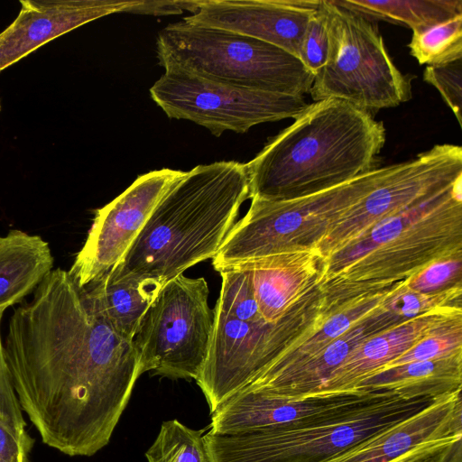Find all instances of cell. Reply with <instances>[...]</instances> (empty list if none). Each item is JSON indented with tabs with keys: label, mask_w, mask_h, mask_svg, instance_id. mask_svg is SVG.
I'll return each mask as SVG.
<instances>
[{
	"label": "cell",
	"mask_w": 462,
	"mask_h": 462,
	"mask_svg": "<svg viewBox=\"0 0 462 462\" xmlns=\"http://www.w3.org/2000/svg\"><path fill=\"white\" fill-rule=\"evenodd\" d=\"M437 398L395 395L350 414L232 434L208 431L204 439L211 462H324L419 412Z\"/></svg>",
	"instance_id": "8992f818"
},
{
	"label": "cell",
	"mask_w": 462,
	"mask_h": 462,
	"mask_svg": "<svg viewBox=\"0 0 462 462\" xmlns=\"http://www.w3.org/2000/svg\"><path fill=\"white\" fill-rule=\"evenodd\" d=\"M4 312V310H0V420L17 429L25 430L26 421L23 418V411L15 393L5 356L4 341L1 335Z\"/></svg>",
	"instance_id": "f546056e"
},
{
	"label": "cell",
	"mask_w": 462,
	"mask_h": 462,
	"mask_svg": "<svg viewBox=\"0 0 462 462\" xmlns=\"http://www.w3.org/2000/svg\"><path fill=\"white\" fill-rule=\"evenodd\" d=\"M248 198L245 163L195 166L162 197L106 276L159 292L188 268L217 255Z\"/></svg>",
	"instance_id": "7a4b0ae2"
},
{
	"label": "cell",
	"mask_w": 462,
	"mask_h": 462,
	"mask_svg": "<svg viewBox=\"0 0 462 462\" xmlns=\"http://www.w3.org/2000/svg\"><path fill=\"white\" fill-rule=\"evenodd\" d=\"M150 95L168 117L191 121L215 136L295 119L309 105L303 96L239 88L179 70H164L151 87Z\"/></svg>",
	"instance_id": "30bf717a"
},
{
	"label": "cell",
	"mask_w": 462,
	"mask_h": 462,
	"mask_svg": "<svg viewBox=\"0 0 462 462\" xmlns=\"http://www.w3.org/2000/svg\"><path fill=\"white\" fill-rule=\"evenodd\" d=\"M461 316L445 322L432 334L389 363L381 371L409 363L444 358L461 353Z\"/></svg>",
	"instance_id": "484cf974"
},
{
	"label": "cell",
	"mask_w": 462,
	"mask_h": 462,
	"mask_svg": "<svg viewBox=\"0 0 462 462\" xmlns=\"http://www.w3.org/2000/svg\"><path fill=\"white\" fill-rule=\"evenodd\" d=\"M462 176L321 263L317 285L363 293L461 253ZM404 279V280H405Z\"/></svg>",
	"instance_id": "277c9868"
},
{
	"label": "cell",
	"mask_w": 462,
	"mask_h": 462,
	"mask_svg": "<svg viewBox=\"0 0 462 462\" xmlns=\"http://www.w3.org/2000/svg\"><path fill=\"white\" fill-rule=\"evenodd\" d=\"M0 110H1V103H0Z\"/></svg>",
	"instance_id": "836d02e7"
},
{
	"label": "cell",
	"mask_w": 462,
	"mask_h": 462,
	"mask_svg": "<svg viewBox=\"0 0 462 462\" xmlns=\"http://www.w3.org/2000/svg\"><path fill=\"white\" fill-rule=\"evenodd\" d=\"M328 49L327 16L319 0V5L312 14L303 35L299 59L315 75L326 63Z\"/></svg>",
	"instance_id": "83f0119b"
},
{
	"label": "cell",
	"mask_w": 462,
	"mask_h": 462,
	"mask_svg": "<svg viewBox=\"0 0 462 462\" xmlns=\"http://www.w3.org/2000/svg\"><path fill=\"white\" fill-rule=\"evenodd\" d=\"M462 438L461 390L324 462H428Z\"/></svg>",
	"instance_id": "5bb4252c"
},
{
	"label": "cell",
	"mask_w": 462,
	"mask_h": 462,
	"mask_svg": "<svg viewBox=\"0 0 462 462\" xmlns=\"http://www.w3.org/2000/svg\"><path fill=\"white\" fill-rule=\"evenodd\" d=\"M193 14L196 11V0L192 1H146L134 0L126 9L127 13L149 15L180 14L183 12Z\"/></svg>",
	"instance_id": "1f68e13d"
},
{
	"label": "cell",
	"mask_w": 462,
	"mask_h": 462,
	"mask_svg": "<svg viewBox=\"0 0 462 462\" xmlns=\"http://www.w3.org/2000/svg\"><path fill=\"white\" fill-rule=\"evenodd\" d=\"M4 350L22 410L44 444L70 457L107 445L141 375L139 359L68 271L53 269L14 310Z\"/></svg>",
	"instance_id": "6da1fadb"
},
{
	"label": "cell",
	"mask_w": 462,
	"mask_h": 462,
	"mask_svg": "<svg viewBox=\"0 0 462 462\" xmlns=\"http://www.w3.org/2000/svg\"><path fill=\"white\" fill-rule=\"evenodd\" d=\"M428 462H462V438L442 448Z\"/></svg>",
	"instance_id": "d6a6232c"
},
{
	"label": "cell",
	"mask_w": 462,
	"mask_h": 462,
	"mask_svg": "<svg viewBox=\"0 0 462 462\" xmlns=\"http://www.w3.org/2000/svg\"><path fill=\"white\" fill-rule=\"evenodd\" d=\"M90 310L121 337L133 341L158 292L143 286L113 282L106 274L81 288Z\"/></svg>",
	"instance_id": "44dd1931"
},
{
	"label": "cell",
	"mask_w": 462,
	"mask_h": 462,
	"mask_svg": "<svg viewBox=\"0 0 462 462\" xmlns=\"http://www.w3.org/2000/svg\"><path fill=\"white\" fill-rule=\"evenodd\" d=\"M462 60L440 66H427L423 79L438 89L452 110L458 124L462 123Z\"/></svg>",
	"instance_id": "f1b7e54d"
},
{
	"label": "cell",
	"mask_w": 462,
	"mask_h": 462,
	"mask_svg": "<svg viewBox=\"0 0 462 462\" xmlns=\"http://www.w3.org/2000/svg\"><path fill=\"white\" fill-rule=\"evenodd\" d=\"M320 256L312 247L292 246L229 269L250 272L261 317L268 323H277L289 314L311 284H316Z\"/></svg>",
	"instance_id": "ac0fdd59"
},
{
	"label": "cell",
	"mask_w": 462,
	"mask_h": 462,
	"mask_svg": "<svg viewBox=\"0 0 462 462\" xmlns=\"http://www.w3.org/2000/svg\"><path fill=\"white\" fill-rule=\"evenodd\" d=\"M342 8L373 17L400 22L412 32L462 14V0H332Z\"/></svg>",
	"instance_id": "7402d4cb"
},
{
	"label": "cell",
	"mask_w": 462,
	"mask_h": 462,
	"mask_svg": "<svg viewBox=\"0 0 462 462\" xmlns=\"http://www.w3.org/2000/svg\"><path fill=\"white\" fill-rule=\"evenodd\" d=\"M203 432L166 420L145 457L148 462H211Z\"/></svg>",
	"instance_id": "cb8c5ba5"
},
{
	"label": "cell",
	"mask_w": 462,
	"mask_h": 462,
	"mask_svg": "<svg viewBox=\"0 0 462 462\" xmlns=\"http://www.w3.org/2000/svg\"><path fill=\"white\" fill-rule=\"evenodd\" d=\"M134 0H21L16 18L0 32V72L83 24L125 12Z\"/></svg>",
	"instance_id": "2e32d148"
},
{
	"label": "cell",
	"mask_w": 462,
	"mask_h": 462,
	"mask_svg": "<svg viewBox=\"0 0 462 462\" xmlns=\"http://www.w3.org/2000/svg\"><path fill=\"white\" fill-rule=\"evenodd\" d=\"M395 164L374 168L356 179L311 195L282 201L252 199L235 223L212 265L218 273L292 246L312 247L329 226L382 183Z\"/></svg>",
	"instance_id": "52a82bcc"
},
{
	"label": "cell",
	"mask_w": 462,
	"mask_h": 462,
	"mask_svg": "<svg viewBox=\"0 0 462 462\" xmlns=\"http://www.w3.org/2000/svg\"><path fill=\"white\" fill-rule=\"evenodd\" d=\"M156 53L164 70L254 90L303 96L314 79L300 59L283 49L184 20L159 32Z\"/></svg>",
	"instance_id": "5b68a950"
},
{
	"label": "cell",
	"mask_w": 462,
	"mask_h": 462,
	"mask_svg": "<svg viewBox=\"0 0 462 462\" xmlns=\"http://www.w3.org/2000/svg\"><path fill=\"white\" fill-rule=\"evenodd\" d=\"M408 47L420 64L440 66L462 60V14L413 31Z\"/></svg>",
	"instance_id": "603a6c76"
},
{
	"label": "cell",
	"mask_w": 462,
	"mask_h": 462,
	"mask_svg": "<svg viewBox=\"0 0 462 462\" xmlns=\"http://www.w3.org/2000/svg\"><path fill=\"white\" fill-rule=\"evenodd\" d=\"M185 172L164 168L140 175L96 210L87 239L68 271L79 288L100 279L123 258L157 204Z\"/></svg>",
	"instance_id": "7c38bea8"
},
{
	"label": "cell",
	"mask_w": 462,
	"mask_h": 462,
	"mask_svg": "<svg viewBox=\"0 0 462 462\" xmlns=\"http://www.w3.org/2000/svg\"><path fill=\"white\" fill-rule=\"evenodd\" d=\"M219 273L222 284L215 310L241 321L263 320L258 310L250 272L245 269H226L220 271Z\"/></svg>",
	"instance_id": "d4e9b609"
},
{
	"label": "cell",
	"mask_w": 462,
	"mask_h": 462,
	"mask_svg": "<svg viewBox=\"0 0 462 462\" xmlns=\"http://www.w3.org/2000/svg\"><path fill=\"white\" fill-rule=\"evenodd\" d=\"M395 395L382 389H356L300 400L268 396L244 390L211 414L209 431L232 434L248 430L302 424L326 418L350 414Z\"/></svg>",
	"instance_id": "4fadbf2b"
},
{
	"label": "cell",
	"mask_w": 462,
	"mask_h": 462,
	"mask_svg": "<svg viewBox=\"0 0 462 462\" xmlns=\"http://www.w3.org/2000/svg\"><path fill=\"white\" fill-rule=\"evenodd\" d=\"M383 124L334 98L308 105L248 163L249 198L293 199L344 184L374 167Z\"/></svg>",
	"instance_id": "3957f363"
},
{
	"label": "cell",
	"mask_w": 462,
	"mask_h": 462,
	"mask_svg": "<svg viewBox=\"0 0 462 462\" xmlns=\"http://www.w3.org/2000/svg\"><path fill=\"white\" fill-rule=\"evenodd\" d=\"M462 175V148L437 144L415 159L397 163L377 187L343 213L313 245L324 262L398 215L451 185Z\"/></svg>",
	"instance_id": "8fae6325"
},
{
	"label": "cell",
	"mask_w": 462,
	"mask_h": 462,
	"mask_svg": "<svg viewBox=\"0 0 462 462\" xmlns=\"http://www.w3.org/2000/svg\"><path fill=\"white\" fill-rule=\"evenodd\" d=\"M33 439L26 430H20L0 420V462H29Z\"/></svg>",
	"instance_id": "4dcf8cb0"
},
{
	"label": "cell",
	"mask_w": 462,
	"mask_h": 462,
	"mask_svg": "<svg viewBox=\"0 0 462 462\" xmlns=\"http://www.w3.org/2000/svg\"><path fill=\"white\" fill-rule=\"evenodd\" d=\"M49 244L38 235L12 229L0 236V310L21 302L53 270Z\"/></svg>",
	"instance_id": "d6986e66"
},
{
	"label": "cell",
	"mask_w": 462,
	"mask_h": 462,
	"mask_svg": "<svg viewBox=\"0 0 462 462\" xmlns=\"http://www.w3.org/2000/svg\"><path fill=\"white\" fill-rule=\"evenodd\" d=\"M460 275L461 253H457L427 264L400 284L412 292L432 293L449 288L446 286L459 281Z\"/></svg>",
	"instance_id": "4316f807"
},
{
	"label": "cell",
	"mask_w": 462,
	"mask_h": 462,
	"mask_svg": "<svg viewBox=\"0 0 462 462\" xmlns=\"http://www.w3.org/2000/svg\"><path fill=\"white\" fill-rule=\"evenodd\" d=\"M321 4L329 49L326 63L314 75L312 99H339L367 112L408 101L411 79L394 65L374 24L332 0Z\"/></svg>",
	"instance_id": "ba28073f"
},
{
	"label": "cell",
	"mask_w": 462,
	"mask_h": 462,
	"mask_svg": "<svg viewBox=\"0 0 462 462\" xmlns=\"http://www.w3.org/2000/svg\"><path fill=\"white\" fill-rule=\"evenodd\" d=\"M319 0H196L182 20L248 35L299 58L309 21Z\"/></svg>",
	"instance_id": "9a60e30c"
},
{
	"label": "cell",
	"mask_w": 462,
	"mask_h": 462,
	"mask_svg": "<svg viewBox=\"0 0 462 462\" xmlns=\"http://www.w3.org/2000/svg\"><path fill=\"white\" fill-rule=\"evenodd\" d=\"M203 277L180 274L158 292L143 317L133 343L141 374L196 380L207 361L215 313Z\"/></svg>",
	"instance_id": "9c48e42d"
},
{
	"label": "cell",
	"mask_w": 462,
	"mask_h": 462,
	"mask_svg": "<svg viewBox=\"0 0 462 462\" xmlns=\"http://www.w3.org/2000/svg\"><path fill=\"white\" fill-rule=\"evenodd\" d=\"M391 391L406 399L439 397L462 389V355L413 362L381 371L356 389Z\"/></svg>",
	"instance_id": "ffe728a7"
},
{
	"label": "cell",
	"mask_w": 462,
	"mask_h": 462,
	"mask_svg": "<svg viewBox=\"0 0 462 462\" xmlns=\"http://www.w3.org/2000/svg\"><path fill=\"white\" fill-rule=\"evenodd\" d=\"M458 316H461L460 307L444 306L365 337L348 353L317 395L356 390L361 382L380 372L442 324Z\"/></svg>",
	"instance_id": "e0dca14e"
}]
</instances>
